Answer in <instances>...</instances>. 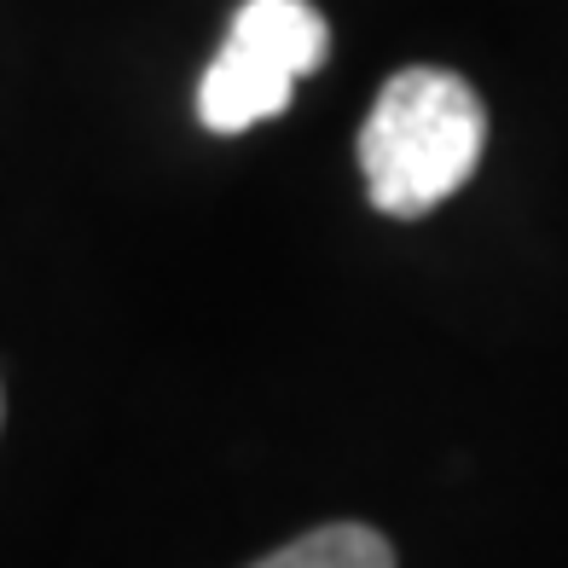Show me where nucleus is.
I'll list each match as a JSON object with an SVG mask.
<instances>
[{"mask_svg": "<svg viewBox=\"0 0 568 568\" xmlns=\"http://www.w3.org/2000/svg\"><path fill=\"white\" fill-rule=\"evenodd\" d=\"M255 568H395V546L366 523H325L291 539V546H278Z\"/></svg>", "mask_w": 568, "mask_h": 568, "instance_id": "nucleus-3", "label": "nucleus"}, {"mask_svg": "<svg viewBox=\"0 0 568 568\" xmlns=\"http://www.w3.org/2000/svg\"><path fill=\"white\" fill-rule=\"evenodd\" d=\"M291 88H296V75L278 59H267L255 41L226 30V47L197 82V116L215 134H244V128L267 122L291 105Z\"/></svg>", "mask_w": 568, "mask_h": 568, "instance_id": "nucleus-2", "label": "nucleus"}, {"mask_svg": "<svg viewBox=\"0 0 568 568\" xmlns=\"http://www.w3.org/2000/svg\"><path fill=\"white\" fill-rule=\"evenodd\" d=\"M487 151L481 93L453 70L412 64L377 88V105L359 128V174L372 210L418 221L447 203L476 174Z\"/></svg>", "mask_w": 568, "mask_h": 568, "instance_id": "nucleus-1", "label": "nucleus"}, {"mask_svg": "<svg viewBox=\"0 0 568 568\" xmlns=\"http://www.w3.org/2000/svg\"><path fill=\"white\" fill-rule=\"evenodd\" d=\"M0 418H7V400H0Z\"/></svg>", "mask_w": 568, "mask_h": 568, "instance_id": "nucleus-4", "label": "nucleus"}]
</instances>
